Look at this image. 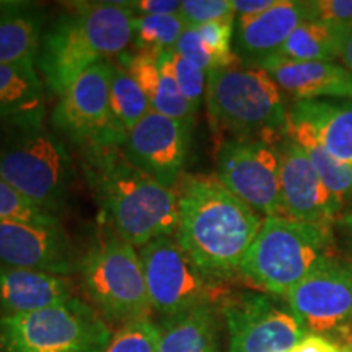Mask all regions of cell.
Listing matches in <instances>:
<instances>
[{"label": "cell", "mask_w": 352, "mask_h": 352, "mask_svg": "<svg viewBox=\"0 0 352 352\" xmlns=\"http://www.w3.org/2000/svg\"><path fill=\"white\" fill-rule=\"evenodd\" d=\"M179 197L176 241L208 277L239 271L263 220L256 210L233 196L219 179L195 176L184 182Z\"/></svg>", "instance_id": "6da1fadb"}, {"label": "cell", "mask_w": 352, "mask_h": 352, "mask_svg": "<svg viewBox=\"0 0 352 352\" xmlns=\"http://www.w3.org/2000/svg\"><path fill=\"white\" fill-rule=\"evenodd\" d=\"M135 15L129 2H82L63 13L43 33L36 59L52 94L60 96L83 70L124 54Z\"/></svg>", "instance_id": "7a4b0ae2"}, {"label": "cell", "mask_w": 352, "mask_h": 352, "mask_svg": "<svg viewBox=\"0 0 352 352\" xmlns=\"http://www.w3.org/2000/svg\"><path fill=\"white\" fill-rule=\"evenodd\" d=\"M206 103L214 126L241 140L284 138L289 111L270 74L259 65H226L208 72Z\"/></svg>", "instance_id": "3957f363"}, {"label": "cell", "mask_w": 352, "mask_h": 352, "mask_svg": "<svg viewBox=\"0 0 352 352\" xmlns=\"http://www.w3.org/2000/svg\"><path fill=\"white\" fill-rule=\"evenodd\" d=\"M98 178L101 204L111 220L116 235L132 246L148 245L176 233L179 197L151 175L135 168L131 162L103 158Z\"/></svg>", "instance_id": "277c9868"}, {"label": "cell", "mask_w": 352, "mask_h": 352, "mask_svg": "<svg viewBox=\"0 0 352 352\" xmlns=\"http://www.w3.org/2000/svg\"><path fill=\"white\" fill-rule=\"evenodd\" d=\"M331 243V227L266 217L240 272L266 292L287 297L315 264L328 256Z\"/></svg>", "instance_id": "5b68a950"}, {"label": "cell", "mask_w": 352, "mask_h": 352, "mask_svg": "<svg viewBox=\"0 0 352 352\" xmlns=\"http://www.w3.org/2000/svg\"><path fill=\"white\" fill-rule=\"evenodd\" d=\"M0 178L20 195L57 215L69 196L72 160L64 145L39 124L0 148Z\"/></svg>", "instance_id": "8992f818"}, {"label": "cell", "mask_w": 352, "mask_h": 352, "mask_svg": "<svg viewBox=\"0 0 352 352\" xmlns=\"http://www.w3.org/2000/svg\"><path fill=\"white\" fill-rule=\"evenodd\" d=\"M109 329L77 298L65 305L0 316L3 352H100Z\"/></svg>", "instance_id": "52a82bcc"}, {"label": "cell", "mask_w": 352, "mask_h": 352, "mask_svg": "<svg viewBox=\"0 0 352 352\" xmlns=\"http://www.w3.org/2000/svg\"><path fill=\"white\" fill-rule=\"evenodd\" d=\"M88 297L116 320H145L152 311L140 256L120 235L100 240L82 264Z\"/></svg>", "instance_id": "ba28073f"}, {"label": "cell", "mask_w": 352, "mask_h": 352, "mask_svg": "<svg viewBox=\"0 0 352 352\" xmlns=\"http://www.w3.org/2000/svg\"><path fill=\"white\" fill-rule=\"evenodd\" d=\"M287 302L305 333L344 340L352 329V263L331 254L320 259Z\"/></svg>", "instance_id": "9c48e42d"}, {"label": "cell", "mask_w": 352, "mask_h": 352, "mask_svg": "<svg viewBox=\"0 0 352 352\" xmlns=\"http://www.w3.org/2000/svg\"><path fill=\"white\" fill-rule=\"evenodd\" d=\"M109 60L98 63L78 76L59 96L54 124L82 145L109 151L122 145L126 134L118 127L109 101Z\"/></svg>", "instance_id": "30bf717a"}, {"label": "cell", "mask_w": 352, "mask_h": 352, "mask_svg": "<svg viewBox=\"0 0 352 352\" xmlns=\"http://www.w3.org/2000/svg\"><path fill=\"white\" fill-rule=\"evenodd\" d=\"M217 179L233 196L267 217H284L279 155L261 140H227L219 147Z\"/></svg>", "instance_id": "8fae6325"}, {"label": "cell", "mask_w": 352, "mask_h": 352, "mask_svg": "<svg viewBox=\"0 0 352 352\" xmlns=\"http://www.w3.org/2000/svg\"><path fill=\"white\" fill-rule=\"evenodd\" d=\"M151 305L158 314L175 316L206 305L210 298L208 276L188 256L173 236H164L140 248Z\"/></svg>", "instance_id": "7c38bea8"}, {"label": "cell", "mask_w": 352, "mask_h": 352, "mask_svg": "<svg viewBox=\"0 0 352 352\" xmlns=\"http://www.w3.org/2000/svg\"><path fill=\"white\" fill-rule=\"evenodd\" d=\"M228 329V352H290L307 336L290 310L267 296L245 294L222 308Z\"/></svg>", "instance_id": "4fadbf2b"}, {"label": "cell", "mask_w": 352, "mask_h": 352, "mask_svg": "<svg viewBox=\"0 0 352 352\" xmlns=\"http://www.w3.org/2000/svg\"><path fill=\"white\" fill-rule=\"evenodd\" d=\"M191 131L183 122L151 111L126 134L122 142L126 160L173 188L186 164Z\"/></svg>", "instance_id": "5bb4252c"}, {"label": "cell", "mask_w": 352, "mask_h": 352, "mask_svg": "<svg viewBox=\"0 0 352 352\" xmlns=\"http://www.w3.org/2000/svg\"><path fill=\"white\" fill-rule=\"evenodd\" d=\"M276 151L279 155L280 201L284 217L331 227V222L342 208V201L324 186L308 160L307 153L297 142L284 135L283 142L277 145Z\"/></svg>", "instance_id": "9a60e30c"}, {"label": "cell", "mask_w": 352, "mask_h": 352, "mask_svg": "<svg viewBox=\"0 0 352 352\" xmlns=\"http://www.w3.org/2000/svg\"><path fill=\"white\" fill-rule=\"evenodd\" d=\"M72 266V248L60 223L0 222V267L65 276Z\"/></svg>", "instance_id": "2e32d148"}, {"label": "cell", "mask_w": 352, "mask_h": 352, "mask_svg": "<svg viewBox=\"0 0 352 352\" xmlns=\"http://www.w3.org/2000/svg\"><path fill=\"white\" fill-rule=\"evenodd\" d=\"M310 20H315L314 2L277 0L256 15L236 16L235 47L253 65H261L280 51L298 25Z\"/></svg>", "instance_id": "e0dca14e"}, {"label": "cell", "mask_w": 352, "mask_h": 352, "mask_svg": "<svg viewBox=\"0 0 352 352\" xmlns=\"http://www.w3.org/2000/svg\"><path fill=\"white\" fill-rule=\"evenodd\" d=\"M121 65L131 72L147 96L152 111L164 114L188 127L195 126L199 109L192 107L179 90L173 74V51L153 54L139 52L121 54Z\"/></svg>", "instance_id": "ac0fdd59"}, {"label": "cell", "mask_w": 352, "mask_h": 352, "mask_svg": "<svg viewBox=\"0 0 352 352\" xmlns=\"http://www.w3.org/2000/svg\"><path fill=\"white\" fill-rule=\"evenodd\" d=\"M259 67L297 101L352 98V74L333 63H294L271 57Z\"/></svg>", "instance_id": "d6986e66"}, {"label": "cell", "mask_w": 352, "mask_h": 352, "mask_svg": "<svg viewBox=\"0 0 352 352\" xmlns=\"http://www.w3.org/2000/svg\"><path fill=\"white\" fill-rule=\"evenodd\" d=\"M72 297L67 277L34 270L0 267V310L19 315L65 305Z\"/></svg>", "instance_id": "ffe728a7"}, {"label": "cell", "mask_w": 352, "mask_h": 352, "mask_svg": "<svg viewBox=\"0 0 352 352\" xmlns=\"http://www.w3.org/2000/svg\"><path fill=\"white\" fill-rule=\"evenodd\" d=\"M289 116L310 127L321 147L333 158L352 166L351 101H297Z\"/></svg>", "instance_id": "44dd1931"}, {"label": "cell", "mask_w": 352, "mask_h": 352, "mask_svg": "<svg viewBox=\"0 0 352 352\" xmlns=\"http://www.w3.org/2000/svg\"><path fill=\"white\" fill-rule=\"evenodd\" d=\"M43 28L44 16L36 3L0 0V64L36 65Z\"/></svg>", "instance_id": "7402d4cb"}, {"label": "cell", "mask_w": 352, "mask_h": 352, "mask_svg": "<svg viewBox=\"0 0 352 352\" xmlns=\"http://www.w3.org/2000/svg\"><path fill=\"white\" fill-rule=\"evenodd\" d=\"M44 83L36 65L0 64V120L21 126L39 124Z\"/></svg>", "instance_id": "603a6c76"}, {"label": "cell", "mask_w": 352, "mask_h": 352, "mask_svg": "<svg viewBox=\"0 0 352 352\" xmlns=\"http://www.w3.org/2000/svg\"><path fill=\"white\" fill-rule=\"evenodd\" d=\"M158 333V352H217L215 321L208 303L168 316Z\"/></svg>", "instance_id": "cb8c5ba5"}, {"label": "cell", "mask_w": 352, "mask_h": 352, "mask_svg": "<svg viewBox=\"0 0 352 352\" xmlns=\"http://www.w3.org/2000/svg\"><path fill=\"white\" fill-rule=\"evenodd\" d=\"M285 135L300 145L316 175L338 199L344 201V197L352 195V166L341 164L329 155L316 140L310 127L289 116Z\"/></svg>", "instance_id": "d4e9b609"}, {"label": "cell", "mask_w": 352, "mask_h": 352, "mask_svg": "<svg viewBox=\"0 0 352 352\" xmlns=\"http://www.w3.org/2000/svg\"><path fill=\"white\" fill-rule=\"evenodd\" d=\"M338 26L323 21H303L274 57L294 63H333L338 59L336 52Z\"/></svg>", "instance_id": "484cf974"}, {"label": "cell", "mask_w": 352, "mask_h": 352, "mask_svg": "<svg viewBox=\"0 0 352 352\" xmlns=\"http://www.w3.org/2000/svg\"><path fill=\"white\" fill-rule=\"evenodd\" d=\"M109 101L114 121L120 129L127 134L134 129L140 121L152 111L147 96L121 64L111 65V78H109Z\"/></svg>", "instance_id": "4316f807"}, {"label": "cell", "mask_w": 352, "mask_h": 352, "mask_svg": "<svg viewBox=\"0 0 352 352\" xmlns=\"http://www.w3.org/2000/svg\"><path fill=\"white\" fill-rule=\"evenodd\" d=\"M186 26L179 15H135L132 21V44L139 52L173 51Z\"/></svg>", "instance_id": "83f0119b"}, {"label": "cell", "mask_w": 352, "mask_h": 352, "mask_svg": "<svg viewBox=\"0 0 352 352\" xmlns=\"http://www.w3.org/2000/svg\"><path fill=\"white\" fill-rule=\"evenodd\" d=\"M158 327L145 320L127 321L109 340L103 352H158Z\"/></svg>", "instance_id": "f1b7e54d"}, {"label": "cell", "mask_w": 352, "mask_h": 352, "mask_svg": "<svg viewBox=\"0 0 352 352\" xmlns=\"http://www.w3.org/2000/svg\"><path fill=\"white\" fill-rule=\"evenodd\" d=\"M7 220H23L36 223H59L57 215L26 199L15 188L0 178V222Z\"/></svg>", "instance_id": "f546056e"}, {"label": "cell", "mask_w": 352, "mask_h": 352, "mask_svg": "<svg viewBox=\"0 0 352 352\" xmlns=\"http://www.w3.org/2000/svg\"><path fill=\"white\" fill-rule=\"evenodd\" d=\"M233 0H184L179 8V19L186 28L236 19Z\"/></svg>", "instance_id": "4dcf8cb0"}, {"label": "cell", "mask_w": 352, "mask_h": 352, "mask_svg": "<svg viewBox=\"0 0 352 352\" xmlns=\"http://www.w3.org/2000/svg\"><path fill=\"white\" fill-rule=\"evenodd\" d=\"M173 74L184 98L196 109H199L202 98H206L208 72L173 51Z\"/></svg>", "instance_id": "1f68e13d"}, {"label": "cell", "mask_w": 352, "mask_h": 352, "mask_svg": "<svg viewBox=\"0 0 352 352\" xmlns=\"http://www.w3.org/2000/svg\"><path fill=\"white\" fill-rule=\"evenodd\" d=\"M210 52L217 57L222 67L235 63V57L232 52V39L235 34V20L212 21L195 28Z\"/></svg>", "instance_id": "d6a6232c"}, {"label": "cell", "mask_w": 352, "mask_h": 352, "mask_svg": "<svg viewBox=\"0 0 352 352\" xmlns=\"http://www.w3.org/2000/svg\"><path fill=\"white\" fill-rule=\"evenodd\" d=\"M173 51L178 56H182L186 60H189V63L196 64L197 67L206 70V72H210V70L222 67L217 57L210 52V50L206 46V43L202 41L199 33H197L195 28L184 30L183 34L178 39V43H176Z\"/></svg>", "instance_id": "836d02e7"}, {"label": "cell", "mask_w": 352, "mask_h": 352, "mask_svg": "<svg viewBox=\"0 0 352 352\" xmlns=\"http://www.w3.org/2000/svg\"><path fill=\"white\" fill-rule=\"evenodd\" d=\"M316 21L341 26L352 20V0H314Z\"/></svg>", "instance_id": "e575fe53"}, {"label": "cell", "mask_w": 352, "mask_h": 352, "mask_svg": "<svg viewBox=\"0 0 352 352\" xmlns=\"http://www.w3.org/2000/svg\"><path fill=\"white\" fill-rule=\"evenodd\" d=\"M129 6L139 15H179L178 0H134Z\"/></svg>", "instance_id": "d590c367"}, {"label": "cell", "mask_w": 352, "mask_h": 352, "mask_svg": "<svg viewBox=\"0 0 352 352\" xmlns=\"http://www.w3.org/2000/svg\"><path fill=\"white\" fill-rule=\"evenodd\" d=\"M290 352H346V347L323 334H307Z\"/></svg>", "instance_id": "8d00e7d4"}, {"label": "cell", "mask_w": 352, "mask_h": 352, "mask_svg": "<svg viewBox=\"0 0 352 352\" xmlns=\"http://www.w3.org/2000/svg\"><path fill=\"white\" fill-rule=\"evenodd\" d=\"M336 52L338 59L342 63V67L352 74V20L338 26Z\"/></svg>", "instance_id": "74e56055"}, {"label": "cell", "mask_w": 352, "mask_h": 352, "mask_svg": "<svg viewBox=\"0 0 352 352\" xmlns=\"http://www.w3.org/2000/svg\"><path fill=\"white\" fill-rule=\"evenodd\" d=\"M276 2L277 0H233V7H235L236 15L246 16L267 10L274 7Z\"/></svg>", "instance_id": "f35d334b"}, {"label": "cell", "mask_w": 352, "mask_h": 352, "mask_svg": "<svg viewBox=\"0 0 352 352\" xmlns=\"http://www.w3.org/2000/svg\"><path fill=\"white\" fill-rule=\"evenodd\" d=\"M341 344L346 347V352H352V329H351V333L344 338V341H342Z\"/></svg>", "instance_id": "ab89813d"}, {"label": "cell", "mask_w": 352, "mask_h": 352, "mask_svg": "<svg viewBox=\"0 0 352 352\" xmlns=\"http://www.w3.org/2000/svg\"><path fill=\"white\" fill-rule=\"evenodd\" d=\"M344 226H346V228H347V232H349L351 241H352V212L347 214L346 217H344Z\"/></svg>", "instance_id": "60d3db41"}]
</instances>
